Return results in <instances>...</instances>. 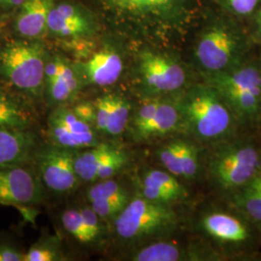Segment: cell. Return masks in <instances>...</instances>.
Listing matches in <instances>:
<instances>
[{
    "instance_id": "cell-1",
    "label": "cell",
    "mask_w": 261,
    "mask_h": 261,
    "mask_svg": "<svg viewBox=\"0 0 261 261\" xmlns=\"http://www.w3.org/2000/svg\"><path fill=\"white\" fill-rule=\"evenodd\" d=\"M177 105L182 127L196 140L219 141L233 130V112L211 85L192 87Z\"/></svg>"
},
{
    "instance_id": "cell-2",
    "label": "cell",
    "mask_w": 261,
    "mask_h": 261,
    "mask_svg": "<svg viewBox=\"0 0 261 261\" xmlns=\"http://www.w3.org/2000/svg\"><path fill=\"white\" fill-rule=\"evenodd\" d=\"M48 51L41 40H13L0 46V79L31 99L44 97Z\"/></svg>"
},
{
    "instance_id": "cell-3",
    "label": "cell",
    "mask_w": 261,
    "mask_h": 261,
    "mask_svg": "<svg viewBox=\"0 0 261 261\" xmlns=\"http://www.w3.org/2000/svg\"><path fill=\"white\" fill-rule=\"evenodd\" d=\"M122 23L156 31L187 22L195 0H94Z\"/></svg>"
},
{
    "instance_id": "cell-4",
    "label": "cell",
    "mask_w": 261,
    "mask_h": 261,
    "mask_svg": "<svg viewBox=\"0 0 261 261\" xmlns=\"http://www.w3.org/2000/svg\"><path fill=\"white\" fill-rule=\"evenodd\" d=\"M210 85L223 97L234 115L255 118L261 111V72L254 66L233 67L210 75Z\"/></svg>"
},
{
    "instance_id": "cell-5",
    "label": "cell",
    "mask_w": 261,
    "mask_h": 261,
    "mask_svg": "<svg viewBox=\"0 0 261 261\" xmlns=\"http://www.w3.org/2000/svg\"><path fill=\"white\" fill-rule=\"evenodd\" d=\"M177 216L169 204L136 197L115 218V230L123 240L135 241L165 233L175 227Z\"/></svg>"
},
{
    "instance_id": "cell-6",
    "label": "cell",
    "mask_w": 261,
    "mask_h": 261,
    "mask_svg": "<svg viewBox=\"0 0 261 261\" xmlns=\"http://www.w3.org/2000/svg\"><path fill=\"white\" fill-rule=\"evenodd\" d=\"M259 151L250 143L225 144L217 150L209 162V173L215 183L224 190H232L248 184L258 174Z\"/></svg>"
},
{
    "instance_id": "cell-7",
    "label": "cell",
    "mask_w": 261,
    "mask_h": 261,
    "mask_svg": "<svg viewBox=\"0 0 261 261\" xmlns=\"http://www.w3.org/2000/svg\"><path fill=\"white\" fill-rule=\"evenodd\" d=\"M136 141L167 137L182 127L177 102L164 98H150L136 111L129 125Z\"/></svg>"
},
{
    "instance_id": "cell-8",
    "label": "cell",
    "mask_w": 261,
    "mask_h": 261,
    "mask_svg": "<svg viewBox=\"0 0 261 261\" xmlns=\"http://www.w3.org/2000/svg\"><path fill=\"white\" fill-rule=\"evenodd\" d=\"M138 72L143 88L152 98L180 91L187 82L186 70L177 60L153 50L140 53Z\"/></svg>"
},
{
    "instance_id": "cell-9",
    "label": "cell",
    "mask_w": 261,
    "mask_h": 261,
    "mask_svg": "<svg viewBox=\"0 0 261 261\" xmlns=\"http://www.w3.org/2000/svg\"><path fill=\"white\" fill-rule=\"evenodd\" d=\"M240 43L233 32L222 24H214L200 34L195 48L198 65L209 75L235 67Z\"/></svg>"
},
{
    "instance_id": "cell-10",
    "label": "cell",
    "mask_w": 261,
    "mask_h": 261,
    "mask_svg": "<svg viewBox=\"0 0 261 261\" xmlns=\"http://www.w3.org/2000/svg\"><path fill=\"white\" fill-rule=\"evenodd\" d=\"M47 137L51 145L66 149L90 148L99 144L93 126L79 118L66 105L56 107L49 114Z\"/></svg>"
},
{
    "instance_id": "cell-11",
    "label": "cell",
    "mask_w": 261,
    "mask_h": 261,
    "mask_svg": "<svg viewBox=\"0 0 261 261\" xmlns=\"http://www.w3.org/2000/svg\"><path fill=\"white\" fill-rule=\"evenodd\" d=\"M98 22L93 13L74 1H58L49 12L47 35L58 39H83L93 36Z\"/></svg>"
},
{
    "instance_id": "cell-12",
    "label": "cell",
    "mask_w": 261,
    "mask_h": 261,
    "mask_svg": "<svg viewBox=\"0 0 261 261\" xmlns=\"http://www.w3.org/2000/svg\"><path fill=\"white\" fill-rule=\"evenodd\" d=\"M40 175L22 165L0 167V204H37L44 196Z\"/></svg>"
},
{
    "instance_id": "cell-13",
    "label": "cell",
    "mask_w": 261,
    "mask_h": 261,
    "mask_svg": "<svg viewBox=\"0 0 261 261\" xmlns=\"http://www.w3.org/2000/svg\"><path fill=\"white\" fill-rule=\"evenodd\" d=\"M75 63L59 54H48L45 69L44 97L53 107L73 100L83 86Z\"/></svg>"
},
{
    "instance_id": "cell-14",
    "label": "cell",
    "mask_w": 261,
    "mask_h": 261,
    "mask_svg": "<svg viewBox=\"0 0 261 261\" xmlns=\"http://www.w3.org/2000/svg\"><path fill=\"white\" fill-rule=\"evenodd\" d=\"M73 150L49 145L38 155L39 175L45 186L57 194L69 193L80 180L75 169Z\"/></svg>"
},
{
    "instance_id": "cell-15",
    "label": "cell",
    "mask_w": 261,
    "mask_h": 261,
    "mask_svg": "<svg viewBox=\"0 0 261 261\" xmlns=\"http://www.w3.org/2000/svg\"><path fill=\"white\" fill-rule=\"evenodd\" d=\"M83 84L110 86L121 76L124 61L121 55L113 47H105L94 53L86 61L76 64Z\"/></svg>"
},
{
    "instance_id": "cell-16",
    "label": "cell",
    "mask_w": 261,
    "mask_h": 261,
    "mask_svg": "<svg viewBox=\"0 0 261 261\" xmlns=\"http://www.w3.org/2000/svg\"><path fill=\"white\" fill-rule=\"evenodd\" d=\"M95 128L110 136H118L128 127L130 120V103L124 96L107 94L95 102Z\"/></svg>"
},
{
    "instance_id": "cell-17",
    "label": "cell",
    "mask_w": 261,
    "mask_h": 261,
    "mask_svg": "<svg viewBox=\"0 0 261 261\" xmlns=\"http://www.w3.org/2000/svg\"><path fill=\"white\" fill-rule=\"evenodd\" d=\"M56 0H27L14 20V30L21 39L41 40L47 34L49 12Z\"/></svg>"
},
{
    "instance_id": "cell-18",
    "label": "cell",
    "mask_w": 261,
    "mask_h": 261,
    "mask_svg": "<svg viewBox=\"0 0 261 261\" xmlns=\"http://www.w3.org/2000/svg\"><path fill=\"white\" fill-rule=\"evenodd\" d=\"M35 146L30 130L0 128V167L25 164Z\"/></svg>"
},
{
    "instance_id": "cell-19",
    "label": "cell",
    "mask_w": 261,
    "mask_h": 261,
    "mask_svg": "<svg viewBox=\"0 0 261 261\" xmlns=\"http://www.w3.org/2000/svg\"><path fill=\"white\" fill-rule=\"evenodd\" d=\"M201 227L215 240L223 243H242L249 238L246 225L231 215L210 212L201 220Z\"/></svg>"
},
{
    "instance_id": "cell-20",
    "label": "cell",
    "mask_w": 261,
    "mask_h": 261,
    "mask_svg": "<svg viewBox=\"0 0 261 261\" xmlns=\"http://www.w3.org/2000/svg\"><path fill=\"white\" fill-rule=\"evenodd\" d=\"M34 112L20 98L0 88V128L30 130Z\"/></svg>"
},
{
    "instance_id": "cell-21",
    "label": "cell",
    "mask_w": 261,
    "mask_h": 261,
    "mask_svg": "<svg viewBox=\"0 0 261 261\" xmlns=\"http://www.w3.org/2000/svg\"><path fill=\"white\" fill-rule=\"evenodd\" d=\"M113 146L99 143L80 154H75V169L76 175L86 182L97 181L98 170L103 161L111 154Z\"/></svg>"
},
{
    "instance_id": "cell-22",
    "label": "cell",
    "mask_w": 261,
    "mask_h": 261,
    "mask_svg": "<svg viewBox=\"0 0 261 261\" xmlns=\"http://www.w3.org/2000/svg\"><path fill=\"white\" fill-rule=\"evenodd\" d=\"M184 256L177 245L168 242L154 243L141 248L130 259L134 261H178Z\"/></svg>"
},
{
    "instance_id": "cell-23",
    "label": "cell",
    "mask_w": 261,
    "mask_h": 261,
    "mask_svg": "<svg viewBox=\"0 0 261 261\" xmlns=\"http://www.w3.org/2000/svg\"><path fill=\"white\" fill-rule=\"evenodd\" d=\"M142 180L150 182L168 192L174 196L176 200H181L188 196L185 187L178 182L175 176L163 170L149 169L144 173Z\"/></svg>"
},
{
    "instance_id": "cell-24",
    "label": "cell",
    "mask_w": 261,
    "mask_h": 261,
    "mask_svg": "<svg viewBox=\"0 0 261 261\" xmlns=\"http://www.w3.org/2000/svg\"><path fill=\"white\" fill-rule=\"evenodd\" d=\"M238 203L253 221L261 223V189L254 177L243 188Z\"/></svg>"
},
{
    "instance_id": "cell-25",
    "label": "cell",
    "mask_w": 261,
    "mask_h": 261,
    "mask_svg": "<svg viewBox=\"0 0 261 261\" xmlns=\"http://www.w3.org/2000/svg\"><path fill=\"white\" fill-rule=\"evenodd\" d=\"M63 255L56 238H47L34 244L24 253L23 261L62 260Z\"/></svg>"
},
{
    "instance_id": "cell-26",
    "label": "cell",
    "mask_w": 261,
    "mask_h": 261,
    "mask_svg": "<svg viewBox=\"0 0 261 261\" xmlns=\"http://www.w3.org/2000/svg\"><path fill=\"white\" fill-rule=\"evenodd\" d=\"M61 221L66 231L71 234L79 242L83 244L94 242L93 238L91 237L89 231L86 228V225L84 224V219L80 210H67L62 214Z\"/></svg>"
},
{
    "instance_id": "cell-27",
    "label": "cell",
    "mask_w": 261,
    "mask_h": 261,
    "mask_svg": "<svg viewBox=\"0 0 261 261\" xmlns=\"http://www.w3.org/2000/svg\"><path fill=\"white\" fill-rule=\"evenodd\" d=\"M130 198L128 194H124L119 196L105 198V199H97L91 201V207L96 214L101 219H111L116 218L120 214L122 210L129 203Z\"/></svg>"
},
{
    "instance_id": "cell-28",
    "label": "cell",
    "mask_w": 261,
    "mask_h": 261,
    "mask_svg": "<svg viewBox=\"0 0 261 261\" xmlns=\"http://www.w3.org/2000/svg\"><path fill=\"white\" fill-rule=\"evenodd\" d=\"M158 157L169 173L174 176H182L180 166V140L164 144L158 152Z\"/></svg>"
},
{
    "instance_id": "cell-29",
    "label": "cell",
    "mask_w": 261,
    "mask_h": 261,
    "mask_svg": "<svg viewBox=\"0 0 261 261\" xmlns=\"http://www.w3.org/2000/svg\"><path fill=\"white\" fill-rule=\"evenodd\" d=\"M180 166L182 177L196 176L198 169V151L196 146L188 141L180 140Z\"/></svg>"
},
{
    "instance_id": "cell-30",
    "label": "cell",
    "mask_w": 261,
    "mask_h": 261,
    "mask_svg": "<svg viewBox=\"0 0 261 261\" xmlns=\"http://www.w3.org/2000/svg\"><path fill=\"white\" fill-rule=\"evenodd\" d=\"M127 155L122 150L113 147L111 154L103 161L98 170L97 180H106L112 178L127 163Z\"/></svg>"
},
{
    "instance_id": "cell-31",
    "label": "cell",
    "mask_w": 261,
    "mask_h": 261,
    "mask_svg": "<svg viewBox=\"0 0 261 261\" xmlns=\"http://www.w3.org/2000/svg\"><path fill=\"white\" fill-rule=\"evenodd\" d=\"M126 193L127 192L122 188L118 182L110 178L106 180H101L99 183L91 187L88 191L87 197L91 202L97 199H105L121 196Z\"/></svg>"
},
{
    "instance_id": "cell-32",
    "label": "cell",
    "mask_w": 261,
    "mask_h": 261,
    "mask_svg": "<svg viewBox=\"0 0 261 261\" xmlns=\"http://www.w3.org/2000/svg\"><path fill=\"white\" fill-rule=\"evenodd\" d=\"M80 212L83 216L84 224L86 225L87 230L93 238L94 241L101 235V223L100 217L96 214V212L92 209V207H84L80 209Z\"/></svg>"
},
{
    "instance_id": "cell-33",
    "label": "cell",
    "mask_w": 261,
    "mask_h": 261,
    "mask_svg": "<svg viewBox=\"0 0 261 261\" xmlns=\"http://www.w3.org/2000/svg\"><path fill=\"white\" fill-rule=\"evenodd\" d=\"M75 115L81 118L83 121L88 123L89 125L95 127L96 124V107L95 103L89 102L76 103L71 107Z\"/></svg>"
},
{
    "instance_id": "cell-34",
    "label": "cell",
    "mask_w": 261,
    "mask_h": 261,
    "mask_svg": "<svg viewBox=\"0 0 261 261\" xmlns=\"http://www.w3.org/2000/svg\"><path fill=\"white\" fill-rule=\"evenodd\" d=\"M228 8L237 15L251 14L256 8L259 0H225Z\"/></svg>"
},
{
    "instance_id": "cell-35",
    "label": "cell",
    "mask_w": 261,
    "mask_h": 261,
    "mask_svg": "<svg viewBox=\"0 0 261 261\" xmlns=\"http://www.w3.org/2000/svg\"><path fill=\"white\" fill-rule=\"evenodd\" d=\"M23 258L24 253L17 248L7 244H0V261H23Z\"/></svg>"
},
{
    "instance_id": "cell-36",
    "label": "cell",
    "mask_w": 261,
    "mask_h": 261,
    "mask_svg": "<svg viewBox=\"0 0 261 261\" xmlns=\"http://www.w3.org/2000/svg\"><path fill=\"white\" fill-rule=\"evenodd\" d=\"M27 0H0V8L2 9H14L19 8Z\"/></svg>"
},
{
    "instance_id": "cell-37",
    "label": "cell",
    "mask_w": 261,
    "mask_h": 261,
    "mask_svg": "<svg viewBox=\"0 0 261 261\" xmlns=\"http://www.w3.org/2000/svg\"><path fill=\"white\" fill-rule=\"evenodd\" d=\"M254 179L256 180V182H257V184L259 185L261 189V173H258V174H256L255 176H254Z\"/></svg>"
},
{
    "instance_id": "cell-38",
    "label": "cell",
    "mask_w": 261,
    "mask_h": 261,
    "mask_svg": "<svg viewBox=\"0 0 261 261\" xmlns=\"http://www.w3.org/2000/svg\"><path fill=\"white\" fill-rule=\"evenodd\" d=\"M257 23H258V30H259V32H260L261 34V10L260 12H259V14H258V18H257Z\"/></svg>"
}]
</instances>
